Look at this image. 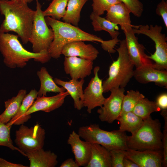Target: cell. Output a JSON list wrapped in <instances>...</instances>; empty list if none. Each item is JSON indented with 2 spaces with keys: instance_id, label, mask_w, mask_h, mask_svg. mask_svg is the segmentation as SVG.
<instances>
[{
  "instance_id": "obj_1",
  "label": "cell",
  "mask_w": 167,
  "mask_h": 167,
  "mask_svg": "<svg viewBox=\"0 0 167 167\" xmlns=\"http://www.w3.org/2000/svg\"><path fill=\"white\" fill-rule=\"evenodd\" d=\"M28 4L23 0H0V12L5 17L0 32H14L24 44L29 42L35 13Z\"/></svg>"
},
{
  "instance_id": "obj_2",
  "label": "cell",
  "mask_w": 167,
  "mask_h": 167,
  "mask_svg": "<svg viewBox=\"0 0 167 167\" xmlns=\"http://www.w3.org/2000/svg\"><path fill=\"white\" fill-rule=\"evenodd\" d=\"M0 52L4 64L12 69L23 68L32 59L43 64L51 58L48 51L36 53L26 49L19 42L17 35L0 32Z\"/></svg>"
},
{
  "instance_id": "obj_3",
  "label": "cell",
  "mask_w": 167,
  "mask_h": 167,
  "mask_svg": "<svg viewBox=\"0 0 167 167\" xmlns=\"http://www.w3.org/2000/svg\"><path fill=\"white\" fill-rule=\"evenodd\" d=\"M46 22L52 29L54 39L48 50L51 58L58 59L61 54L62 48L66 44L75 41H95L104 44L105 41L96 36L87 33L71 24L50 17H46Z\"/></svg>"
},
{
  "instance_id": "obj_4",
  "label": "cell",
  "mask_w": 167,
  "mask_h": 167,
  "mask_svg": "<svg viewBox=\"0 0 167 167\" xmlns=\"http://www.w3.org/2000/svg\"><path fill=\"white\" fill-rule=\"evenodd\" d=\"M119 42L116 49L118 57L109 66L108 78L102 82L104 93L113 88H124L133 76L135 66L128 54L125 40Z\"/></svg>"
},
{
  "instance_id": "obj_5",
  "label": "cell",
  "mask_w": 167,
  "mask_h": 167,
  "mask_svg": "<svg viewBox=\"0 0 167 167\" xmlns=\"http://www.w3.org/2000/svg\"><path fill=\"white\" fill-rule=\"evenodd\" d=\"M163 133L159 119L150 116L143 120L142 126L134 134L127 136L128 148L139 151L162 150Z\"/></svg>"
},
{
  "instance_id": "obj_6",
  "label": "cell",
  "mask_w": 167,
  "mask_h": 167,
  "mask_svg": "<svg viewBox=\"0 0 167 167\" xmlns=\"http://www.w3.org/2000/svg\"><path fill=\"white\" fill-rule=\"evenodd\" d=\"M78 133L84 140L100 144L110 151L128 148L126 143L127 135L125 132L119 129L106 131L101 129L98 124H93L80 127Z\"/></svg>"
},
{
  "instance_id": "obj_7",
  "label": "cell",
  "mask_w": 167,
  "mask_h": 167,
  "mask_svg": "<svg viewBox=\"0 0 167 167\" xmlns=\"http://www.w3.org/2000/svg\"><path fill=\"white\" fill-rule=\"evenodd\" d=\"M161 26L148 24L136 26L133 28L135 34L145 35L152 40L155 45V51L153 54L148 55V58L153 61V67L156 69L167 70V38L162 33Z\"/></svg>"
},
{
  "instance_id": "obj_8",
  "label": "cell",
  "mask_w": 167,
  "mask_h": 167,
  "mask_svg": "<svg viewBox=\"0 0 167 167\" xmlns=\"http://www.w3.org/2000/svg\"><path fill=\"white\" fill-rule=\"evenodd\" d=\"M41 5L36 0V10L28 41L32 45L33 52L48 51L54 39L52 28H49L43 14Z\"/></svg>"
},
{
  "instance_id": "obj_9",
  "label": "cell",
  "mask_w": 167,
  "mask_h": 167,
  "mask_svg": "<svg viewBox=\"0 0 167 167\" xmlns=\"http://www.w3.org/2000/svg\"><path fill=\"white\" fill-rule=\"evenodd\" d=\"M45 135V129L38 123L30 127L22 124L15 131V142L19 149L25 153L43 148Z\"/></svg>"
},
{
  "instance_id": "obj_10",
  "label": "cell",
  "mask_w": 167,
  "mask_h": 167,
  "mask_svg": "<svg viewBox=\"0 0 167 167\" xmlns=\"http://www.w3.org/2000/svg\"><path fill=\"white\" fill-rule=\"evenodd\" d=\"M109 91L110 96L105 99L97 113L101 121L111 124L117 120L120 114L125 90L124 88H113Z\"/></svg>"
},
{
  "instance_id": "obj_11",
  "label": "cell",
  "mask_w": 167,
  "mask_h": 167,
  "mask_svg": "<svg viewBox=\"0 0 167 167\" xmlns=\"http://www.w3.org/2000/svg\"><path fill=\"white\" fill-rule=\"evenodd\" d=\"M100 69L98 66L94 68V76L84 91L83 105L84 107L87 108L89 113H91L92 110L95 108L101 107L105 99L103 95L102 80L98 75Z\"/></svg>"
},
{
  "instance_id": "obj_12",
  "label": "cell",
  "mask_w": 167,
  "mask_h": 167,
  "mask_svg": "<svg viewBox=\"0 0 167 167\" xmlns=\"http://www.w3.org/2000/svg\"><path fill=\"white\" fill-rule=\"evenodd\" d=\"M125 33L127 49L129 56L136 68L145 65H152L153 62L145 53V48L140 44L131 28L123 31Z\"/></svg>"
},
{
  "instance_id": "obj_13",
  "label": "cell",
  "mask_w": 167,
  "mask_h": 167,
  "mask_svg": "<svg viewBox=\"0 0 167 167\" xmlns=\"http://www.w3.org/2000/svg\"><path fill=\"white\" fill-rule=\"evenodd\" d=\"M69 95L66 91L52 96H37L24 115L26 122L31 118V114L33 113L41 111L48 113L59 108L64 103L66 97Z\"/></svg>"
},
{
  "instance_id": "obj_14",
  "label": "cell",
  "mask_w": 167,
  "mask_h": 167,
  "mask_svg": "<svg viewBox=\"0 0 167 167\" xmlns=\"http://www.w3.org/2000/svg\"><path fill=\"white\" fill-rule=\"evenodd\" d=\"M126 157L139 167H161L163 160V150L139 151L128 148Z\"/></svg>"
},
{
  "instance_id": "obj_15",
  "label": "cell",
  "mask_w": 167,
  "mask_h": 167,
  "mask_svg": "<svg viewBox=\"0 0 167 167\" xmlns=\"http://www.w3.org/2000/svg\"><path fill=\"white\" fill-rule=\"evenodd\" d=\"M93 61L75 56L65 57L63 62L64 70L72 79H84L91 74Z\"/></svg>"
},
{
  "instance_id": "obj_16",
  "label": "cell",
  "mask_w": 167,
  "mask_h": 167,
  "mask_svg": "<svg viewBox=\"0 0 167 167\" xmlns=\"http://www.w3.org/2000/svg\"><path fill=\"white\" fill-rule=\"evenodd\" d=\"M152 65H145L134 70L133 76L138 82L147 84L154 82L161 87L167 88V71L154 68Z\"/></svg>"
},
{
  "instance_id": "obj_17",
  "label": "cell",
  "mask_w": 167,
  "mask_h": 167,
  "mask_svg": "<svg viewBox=\"0 0 167 167\" xmlns=\"http://www.w3.org/2000/svg\"><path fill=\"white\" fill-rule=\"evenodd\" d=\"M67 143L70 145L75 161L79 166L86 167L90 157L91 143L81 140L75 131L69 135Z\"/></svg>"
},
{
  "instance_id": "obj_18",
  "label": "cell",
  "mask_w": 167,
  "mask_h": 167,
  "mask_svg": "<svg viewBox=\"0 0 167 167\" xmlns=\"http://www.w3.org/2000/svg\"><path fill=\"white\" fill-rule=\"evenodd\" d=\"M84 41H77L70 42L62 48L61 54L65 57L75 56L92 61L97 58L99 52L90 44H85Z\"/></svg>"
},
{
  "instance_id": "obj_19",
  "label": "cell",
  "mask_w": 167,
  "mask_h": 167,
  "mask_svg": "<svg viewBox=\"0 0 167 167\" xmlns=\"http://www.w3.org/2000/svg\"><path fill=\"white\" fill-rule=\"evenodd\" d=\"M106 11L105 18L112 23L119 24L123 31L135 27L131 24L130 10L122 2L112 5Z\"/></svg>"
},
{
  "instance_id": "obj_20",
  "label": "cell",
  "mask_w": 167,
  "mask_h": 167,
  "mask_svg": "<svg viewBox=\"0 0 167 167\" xmlns=\"http://www.w3.org/2000/svg\"><path fill=\"white\" fill-rule=\"evenodd\" d=\"M25 154L30 161V167H54L58 163L57 156L43 148L27 152Z\"/></svg>"
},
{
  "instance_id": "obj_21",
  "label": "cell",
  "mask_w": 167,
  "mask_h": 167,
  "mask_svg": "<svg viewBox=\"0 0 167 167\" xmlns=\"http://www.w3.org/2000/svg\"><path fill=\"white\" fill-rule=\"evenodd\" d=\"M54 79L56 84L63 87L68 92L73 99L74 108L78 110H81L84 107L83 86L84 79H71L69 81H64L57 78Z\"/></svg>"
},
{
  "instance_id": "obj_22",
  "label": "cell",
  "mask_w": 167,
  "mask_h": 167,
  "mask_svg": "<svg viewBox=\"0 0 167 167\" xmlns=\"http://www.w3.org/2000/svg\"><path fill=\"white\" fill-rule=\"evenodd\" d=\"M91 151L86 167H112L110 151L100 144L91 143Z\"/></svg>"
},
{
  "instance_id": "obj_23",
  "label": "cell",
  "mask_w": 167,
  "mask_h": 167,
  "mask_svg": "<svg viewBox=\"0 0 167 167\" xmlns=\"http://www.w3.org/2000/svg\"><path fill=\"white\" fill-rule=\"evenodd\" d=\"M37 75L40 82V87L38 91V96H46L48 92L59 93L66 91L64 88L59 87L57 85L45 67H41L37 71Z\"/></svg>"
},
{
  "instance_id": "obj_24",
  "label": "cell",
  "mask_w": 167,
  "mask_h": 167,
  "mask_svg": "<svg viewBox=\"0 0 167 167\" xmlns=\"http://www.w3.org/2000/svg\"><path fill=\"white\" fill-rule=\"evenodd\" d=\"M26 94V90L21 89L19 91L16 96L4 102L5 110L0 114V121L7 124L15 116Z\"/></svg>"
},
{
  "instance_id": "obj_25",
  "label": "cell",
  "mask_w": 167,
  "mask_h": 167,
  "mask_svg": "<svg viewBox=\"0 0 167 167\" xmlns=\"http://www.w3.org/2000/svg\"><path fill=\"white\" fill-rule=\"evenodd\" d=\"M38 96V91L35 89L31 90L24 98L16 114L6 124L8 126L21 125L26 122L24 115Z\"/></svg>"
},
{
  "instance_id": "obj_26",
  "label": "cell",
  "mask_w": 167,
  "mask_h": 167,
  "mask_svg": "<svg viewBox=\"0 0 167 167\" xmlns=\"http://www.w3.org/2000/svg\"><path fill=\"white\" fill-rule=\"evenodd\" d=\"M90 17L92 20V24L94 30L100 31L104 30L107 32L112 39H117L120 32L118 31L119 28L118 24H114L107 20L105 18L101 17L93 12Z\"/></svg>"
},
{
  "instance_id": "obj_27",
  "label": "cell",
  "mask_w": 167,
  "mask_h": 167,
  "mask_svg": "<svg viewBox=\"0 0 167 167\" xmlns=\"http://www.w3.org/2000/svg\"><path fill=\"white\" fill-rule=\"evenodd\" d=\"M120 122L119 130L122 131H128L133 135L142 126L143 120L132 111L120 115L117 119Z\"/></svg>"
},
{
  "instance_id": "obj_28",
  "label": "cell",
  "mask_w": 167,
  "mask_h": 167,
  "mask_svg": "<svg viewBox=\"0 0 167 167\" xmlns=\"http://www.w3.org/2000/svg\"><path fill=\"white\" fill-rule=\"evenodd\" d=\"M88 0H68L67 8L62 18L65 22L77 26L82 7Z\"/></svg>"
},
{
  "instance_id": "obj_29",
  "label": "cell",
  "mask_w": 167,
  "mask_h": 167,
  "mask_svg": "<svg viewBox=\"0 0 167 167\" xmlns=\"http://www.w3.org/2000/svg\"><path fill=\"white\" fill-rule=\"evenodd\" d=\"M161 110L156 101H150L144 98L138 102L132 112L144 120L150 116L152 113Z\"/></svg>"
},
{
  "instance_id": "obj_30",
  "label": "cell",
  "mask_w": 167,
  "mask_h": 167,
  "mask_svg": "<svg viewBox=\"0 0 167 167\" xmlns=\"http://www.w3.org/2000/svg\"><path fill=\"white\" fill-rule=\"evenodd\" d=\"M68 0H53L48 7L43 11L44 17H50L59 20L66 13V8Z\"/></svg>"
},
{
  "instance_id": "obj_31",
  "label": "cell",
  "mask_w": 167,
  "mask_h": 167,
  "mask_svg": "<svg viewBox=\"0 0 167 167\" xmlns=\"http://www.w3.org/2000/svg\"><path fill=\"white\" fill-rule=\"evenodd\" d=\"M144 98V95L138 91L133 90L127 91L126 94L124 95L123 99L122 109L119 116L132 111L138 102Z\"/></svg>"
},
{
  "instance_id": "obj_32",
  "label": "cell",
  "mask_w": 167,
  "mask_h": 167,
  "mask_svg": "<svg viewBox=\"0 0 167 167\" xmlns=\"http://www.w3.org/2000/svg\"><path fill=\"white\" fill-rule=\"evenodd\" d=\"M11 126H8L0 121V146L7 147L12 150H16L24 156H26L25 153L13 144L10 136V130Z\"/></svg>"
},
{
  "instance_id": "obj_33",
  "label": "cell",
  "mask_w": 167,
  "mask_h": 167,
  "mask_svg": "<svg viewBox=\"0 0 167 167\" xmlns=\"http://www.w3.org/2000/svg\"><path fill=\"white\" fill-rule=\"evenodd\" d=\"M93 12L101 16L112 5L121 2L120 0H92Z\"/></svg>"
},
{
  "instance_id": "obj_34",
  "label": "cell",
  "mask_w": 167,
  "mask_h": 167,
  "mask_svg": "<svg viewBox=\"0 0 167 167\" xmlns=\"http://www.w3.org/2000/svg\"><path fill=\"white\" fill-rule=\"evenodd\" d=\"M120 0L126 5L131 12L135 16L139 17L141 16L143 11V6L139 0Z\"/></svg>"
},
{
  "instance_id": "obj_35",
  "label": "cell",
  "mask_w": 167,
  "mask_h": 167,
  "mask_svg": "<svg viewBox=\"0 0 167 167\" xmlns=\"http://www.w3.org/2000/svg\"><path fill=\"white\" fill-rule=\"evenodd\" d=\"M126 150L115 149L110 151L112 167H123V160L126 156Z\"/></svg>"
},
{
  "instance_id": "obj_36",
  "label": "cell",
  "mask_w": 167,
  "mask_h": 167,
  "mask_svg": "<svg viewBox=\"0 0 167 167\" xmlns=\"http://www.w3.org/2000/svg\"><path fill=\"white\" fill-rule=\"evenodd\" d=\"M156 14L161 16L166 28H167V2L162 0L159 3L156 9Z\"/></svg>"
},
{
  "instance_id": "obj_37",
  "label": "cell",
  "mask_w": 167,
  "mask_h": 167,
  "mask_svg": "<svg viewBox=\"0 0 167 167\" xmlns=\"http://www.w3.org/2000/svg\"><path fill=\"white\" fill-rule=\"evenodd\" d=\"M162 146L163 160L162 166L167 167V124H165L164 130L162 132Z\"/></svg>"
},
{
  "instance_id": "obj_38",
  "label": "cell",
  "mask_w": 167,
  "mask_h": 167,
  "mask_svg": "<svg viewBox=\"0 0 167 167\" xmlns=\"http://www.w3.org/2000/svg\"><path fill=\"white\" fill-rule=\"evenodd\" d=\"M156 102L161 109H167V93H163L159 95L157 98Z\"/></svg>"
},
{
  "instance_id": "obj_39",
  "label": "cell",
  "mask_w": 167,
  "mask_h": 167,
  "mask_svg": "<svg viewBox=\"0 0 167 167\" xmlns=\"http://www.w3.org/2000/svg\"><path fill=\"white\" fill-rule=\"evenodd\" d=\"M20 164L13 163L6 161L5 159L0 158V167H27Z\"/></svg>"
},
{
  "instance_id": "obj_40",
  "label": "cell",
  "mask_w": 167,
  "mask_h": 167,
  "mask_svg": "<svg viewBox=\"0 0 167 167\" xmlns=\"http://www.w3.org/2000/svg\"><path fill=\"white\" fill-rule=\"evenodd\" d=\"M60 167H79L75 160L72 158H69L64 161L60 166Z\"/></svg>"
},
{
  "instance_id": "obj_41",
  "label": "cell",
  "mask_w": 167,
  "mask_h": 167,
  "mask_svg": "<svg viewBox=\"0 0 167 167\" xmlns=\"http://www.w3.org/2000/svg\"><path fill=\"white\" fill-rule=\"evenodd\" d=\"M123 167H139L134 162L125 157L123 160Z\"/></svg>"
},
{
  "instance_id": "obj_42",
  "label": "cell",
  "mask_w": 167,
  "mask_h": 167,
  "mask_svg": "<svg viewBox=\"0 0 167 167\" xmlns=\"http://www.w3.org/2000/svg\"><path fill=\"white\" fill-rule=\"evenodd\" d=\"M27 2L28 3H30L33 1V0H23Z\"/></svg>"
},
{
  "instance_id": "obj_43",
  "label": "cell",
  "mask_w": 167,
  "mask_h": 167,
  "mask_svg": "<svg viewBox=\"0 0 167 167\" xmlns=\"http://www.w3.org/2000/svg\"><path fill=\"white\" fill-rule=\"evenodd\" d=\"M48 0V1H50V0Z\"/></svg>"
}]
</instances>
